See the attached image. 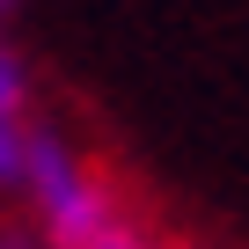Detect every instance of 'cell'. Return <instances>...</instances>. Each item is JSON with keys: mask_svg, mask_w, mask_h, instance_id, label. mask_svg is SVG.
Wrapping results in <instances>:
<instances>
[{"mask_svg": "<svg viewBox=\"0 0 249 249\" xmlns=\"http://www.w3.org/2000/svg\"><path fill=\"white\" fill-rule=\"evenodd\" d=\"M140 249H198V242H183V234H147Z\"/></svg>", "mask_w": 249, "mask_h": 249, "instance_id": "7a4b0ae2", "label": "cell"}, {"mask_svg": "<svg viewBox=\"0 0 249 249\" xmlns=\"http://www.w3.org/2000/svg\"><path fill=\"white\" fill-rule=\"evenodd\" d=\"M8 15H22V0H0V22H8Z\"/></svg>", "mask_w": 249, "mask_h": 249, "instance_id": "3957f363", "label": "cell"}, {"mask_svg": "<svg viewBox=\"0 0 249 249\" xmlns=\"http://www.w3.org/2000/svg\"><path fill=\"white\" fill-rule=\"evenodd\" d=\"M37 73L22 52L0 59V191H22V161H30V132H37Z\"/></svg>", "mask_w": 249, "mask_h": 249, "instance_id": "6da1fadb", "label": "cell"}, {"mask_svg": "<svg viewBox=\"0 0 249 249\" xmlns=\"http://www.w3.org/2000/svg\"><path fill=\"white\" fill-rule=\"evenodd\" d=\"M8 52H15V44H8V22H0V59H8Z\"/></svg>", "mask_w": 249, "mask_h": 249, "instance_id": "277c9868", "label": "cell"}]
</instances>
